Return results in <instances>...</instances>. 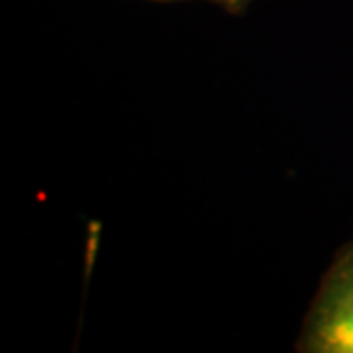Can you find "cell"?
<instances>
[{"instance_id":"cell-1","label":"cell","mask_w":353,"mask_h":353,"mask_svg":"<svg viewBox=\"0 0 353 353\" xmlns=\"http://www.w3.org/2000/svg\"><path fill=\"white\" fill-rule=\"evenodd\" d=\"M310 350L353 353V248L334 267L310 320Z\"/></svg>"}]
</instances>
